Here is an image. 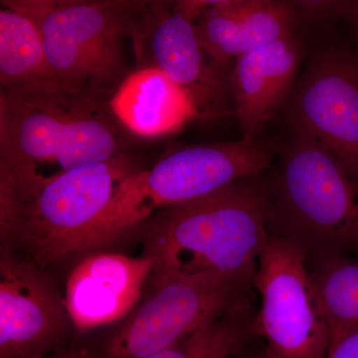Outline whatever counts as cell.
I'll list each match as a JSON object with an SVG mask.
<instances>
[{"mask_svg":"<svg viewBox=\"0 0 358 358\" xmlns=\"http://www.w3.org/2000/svg\"><path fill=\"white\" fill-rule=\"evenodd\" d=\"M109 106L122 127L145 138L173 133L199 113L192 96L152 66L127 77Z\"/></svg>","mask_w":358,"mask_h":358,"instance_id":"15","label":"cell"},{"mask_svg":"<svg viewBox=\"0 0 358 358\" xmlns=\"http://www.w3.org/2000/svg\"><path fill=\"white\" fill-rule=\"evenodd\" d=\"M109 103L55 81L1 88L0 186L27 187L128 154Z\"/></svg>","mask_w":358,"mask_h":358,"instance_id":"1","label":"cell"},{"mask_svg":"<svg viewBox=\"0 0 358 358\" xmlns=\"http://www.w3.org/2000/svg\"><path fill=\"white\" fill-rule=\"evenodd\" d=\"M49 358H92V350L88 346L78 345L76 341H73L69 346Z\"/></svg>","mask_w":358,"mask_h":358,"instance_id":"21","label":"cell"},{"mask_svg":"<svg viewBox=\"0 0 358 358\" xmlns=\"http://www.w3.org/2000/svg\"><path fill=\"white\" fill-rule=\"evenodd\" d=\"M291 131L317 141L348 173L358 162V48L313 51L282 110Z\"/></svg>","mask_w":358,"mask_h":358,"instance_id":"9","label":"cell"},{"mask_svg":"<svg viewBox=\"0 0 358 358\" xmlns=\"http://www.w3.org/2000/svg\"><path fill=\"white\" fill-rule=\"evenodd\" d=\"M249 308L224 315L174 345L141 358H230L253 336ZM93 358V353H92Z\"/></svg>","mask_w":358,"mask_h":358,"instance_id":"18","label":"cell"},{"mask_svg":"<svg viewBox=\"0 0 358 358\" xmlns=\"http://www.w3.org/2000/svg\"><path fill=\"white\" fill-rule=\"evenodd\" d=\"M305 57L301 31L257 47L235 60L228 76L230 98L244 138H259L282 112Z\"/></svg>","mask_w":358,"mask_h":358,"instance_id":"12","label":"cell"},{"mask_svg":"<svg viewBox=\"0 0 358 358\" xmlns=\"http://www.w3.org/2000/svg\"><path fill=\"white\" fill-rule=\"evenodd\" d=\"M152 17V53L155 64L167 77L185 90L199 110L221 106L229 96L228 79L205 59L195 20L179 3L173 11L157 10Z\"/></svg>","mask_w":358,"mask_h":358,"instance_id":"14","label":"cell"},{"mask_svg":"<svg viewBox=\"0 0 358 358\" xmlns=\"http://www.w3.org/2000/svg\"><path fill=\"white\" fill-rule=\"evenodd\" d=\"M278 152L274 141L244 138L180 148L152 169L124 179L106 212L95 249L115 243L155 211L201 199L268 171Z\"/></svg>","mask_w":358,"mask_h":358,"instance_id":"5","label":"cell"},{"mask_svg":"<svg viewBox=\"0 0 358 358\" xmlns=\"http://www.w3.org/2000/svg\"><path fill=\"white\" fill-rule=\"evenodd\" d=\"M327 20H341L345 22L358 42V0L327 1Z\"/></svg>","mask_w":358,"mask_h":358,"instance_id":"19","label":"cell"},{"mask_svg":"<svg viewBox=\"0 0 358 358\" xmlns=\"http://www.w3.org/2000/svg\"><path fill=\"white\" fill-rule=\"evenodd\" d=\"M54 81L43 40L31 18L1 1L0 83L1 88Z\"/></svg>","mask_w":358,"mask_h":358,"instance_id":"16","label":"cell"},{"mask_svg":"<svg viewBox=\"0 0 358 358\" xmlns=\"http://www.w3.org/2000/svg\"><path fill=\"white\" fill-rule=\"evenodd\" d=\"M310 270L331 329V341L358 331V260L341 254L313 257Z\"/></svg>","mask_w":358,"mask_h":358,"instance_id":"17","label":"cell"},{"mask_svg":"<svg viewBox=\"0 0 358 358\" xmlns=\"http://www.w3.org/2000/svg\"><path fill=\"white\" fill-rule=\"evenodd\" d=\"M265 173L159 211L145 233L143 255L154 260L150 281L199 275L254 280L271 235Z\"/></svg>","mask_w":358,"mask_h":358,"instance_id":"2","label":"cell"},{"mask_svg":"<svg viewBox=\"0 0 358 358\" xmlns=\"http://www.w3.org/2000/svg\"><path fill=\"white\" fill-rule=\"evenodd\" d=\"M138 171L136 160L126 154L39 185L0 186V250L43 270L94 251L117 188Z\"/></svg>","mask_w":358,"mask_h":358,"instance_id":"3","label":"cell"},{"mask_svg":"<svg viewBox=\"0 0 358 358\" xmlns=\"http://www.w3.org/2000/svg\"><path fill=\"white\" fill-rule=\"evenodd\" d=\"M257 358H264L262 353H261L260 357H258Z\"/></svg>","mask_w":358,"mask_h":358,"instance_id":"23","label":"cell"},{"mask_svg":"<svg viewBox=\"0 0 358 358\" xmlns=\"http://www.w3.org/2000/svg\"><path fill=\"white\" fill-rule=\"evenodd\" d=\"M0 251V358H49L76 331L64 294L46 270Z\"/></svg>","mask_w":358,"mask_h":358,"instance_id":"10","label":"cell"},{"mask_svg":"<svg viewBox=\"0 0 358 358\" xmlns=\"http://www.w3.org/2000/svg\"><path fill=\"white\" fill-rule=\"evenodd\" d=\"M6 3L38 27L54 81L101 98L122 75V37L143 29L148 14L141 3L126 1L9 0Z\"/></svg>","mask_w":358,"mask_h":358,"instance_id":"6","label":"cell"},{"mask_svg":"<svg viewBox=\"0 0 358 358\" xmlns=\"http://www.w3.org/2000/svg\"><path fill=\"white\" fill-rule=\"evenodd\" d=\"M254 287L261 308L252 333L267 343L264 358H327L331 329L307 253L299 245L271 234L259 257Z\"/></svg>","mask_w":358,"mask_h":358,"instance_id":"8","label":"cell"},{"mask_svg":"<svg viewBox=\"0 0 358 358\" xmlns=\"http://www.w3.org/2000/svg\"><path fill=\"white\" fill-rule=\"evenodd\" d=\"M152 291L92 350L93 358H141L249 306L254 280L199 275L150 281Z\"/></svg>","mask_w":358,"mask_h":358,"instance_id":"7","label":"cell"},{"mask_svg":"<svg viewBox=\"0 0 358 358\" xmlns=\"http://www.w3.org/2000/svg\"><path fill=\"white\" fill-rule=\"evenodd\" d=\"M327 358H358V331L331 341Z\"/></svg>","mask_w":358,"mask_h":358,"instance_id":"20","label":"cell"},{"mask_svg":"<svg viewBox=\"0 0 358 358\" xmlns=\"http://www.w3.org/2000/svg\"><path fill=\"white\" fill-rule=\"evenodd\" d=\"M277 155L268 190L271 234L291 240L308 257L358 250V185L338 157L294 131Z\"/></svg>","mask_w":358,"mask_h":358,"instance_id":"4","label":"cell"},{"mask_svg":"<svg viewBox=\"0 0 358 358\" xmlns=\"http://www.w3.org/2000/svg\"><path fill=\"white\" fill-rule=\"evenodd\" d=\"M303 23L294 1L220 0L203 1L195 27L212 64L224 73L233 59L301 31Z\"/></svg>","mask_w":358,"mask_h":358,"instance_id":"13","label":"cell"},{"mask_svg":"<svg viewBox=\"0 0 358 358\" xmlns=\"http://www.w3.org/2000/svg\"><path fill=\"white\" fill-rule=\"evenodd\" d=\"M154 270L150 256L90 254L71 271L65 301L75 331L109 326L133 312Z\"/></svg>","mask_w":358,"mask_h":358,"instance_id":"11","label":"cell"},{"mask_svg":"<svg viewBox=\"0 0 358 358\" xmlns=\"http://www.w3.org/2000/svg\"><path fill=\"white\" fill-rule=\"evenodd\" d=\"M350 176H352L353 181L358 185V162L355 169H352V173H350Z\"/></svg>","mask_w":358,"mask_h":358,"instance_id":"22","label":"cell"}]
</instances>
